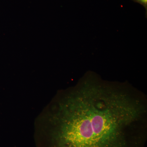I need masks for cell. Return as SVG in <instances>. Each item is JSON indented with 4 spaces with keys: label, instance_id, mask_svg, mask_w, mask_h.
<instances>
[{
    "label": "cell",
    "instance_id": "obj_1",
    "mask_svg": "<svg viewBox=\"0 0 147 147\" xmlns=\"http://www.w3.org/2000/svg\"><path fill=\"white\" fill-rule=\"evenodd\" d=\"M146 109L122 85L87 74L45 117L49 147H129L128 133L142 125Z\"/></svg>",
    "mask_w": 147,
    "mask_h": 147
},
{
    "label": "cell",
    "instance_id": "obj_2",
    "mask_svg": "<svg viewBox=\"0 0 147 147\" xmlns=\"http://www.w3.org/2000/svg\"><path fill=\"white\" fill-rule=\"evenodd\" d=\"M134 2L138 3L144 7L146 10V17H147V0H132Z\"/></svg>",
    "mask_w": 147,
    "mask_h": 147
}]
</instances>
